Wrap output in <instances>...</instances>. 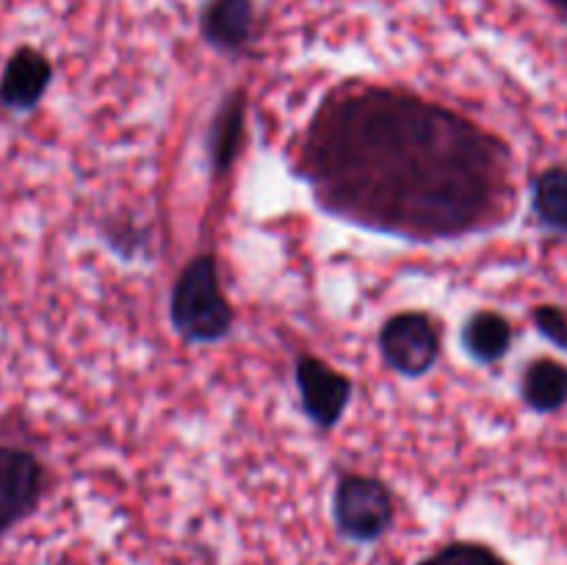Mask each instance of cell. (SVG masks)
<instances>
[{"label": "cell", "instance_id": "4", "mask_svg": "<svg viewBox=\"0 0 567 565\" xmlns=\"http://www.w3.org/2000/svg\"><path fill=\"white\" fill-rule=\"evenodd\" d=\"M380 355L402 377H424L441 360V330L421 310H402L380 330Z\"/></svg>", "mask_w": 567, "mask_h": 565}, {"label": "cell", "instance_id": "15", "mask_svg": "<svg viewBox=\"0 0 567 565\" xmlns=\"http://www.w3.org/2000/svg\"><path fill=\"white\" fill-rule=\"evenodd\" d=\"M548 3H551V6H554V9H557V11H559V14H563V17H565V20H567V0H548Z\"/></svg>", "mask_w": 567, "mask_h": 565}, {"label": "cell", "instance_id": "1", "mask_svg": "<svg viewBox=\"0 0 567 565\" xmlns=\"http://www.w3.org/2000/svg\"><path fill=\"white\" fill-rule=\"evenodd\" d=\"M299 172L327 214L408 242H446L509 219V147L404 89L330 94L310 120Z\"/></svg>", "mask_w": 567, "mask_h": 565}, {"label": "cell", "instance_id": "9", "mask_svg": "<svg viewBox=\"0 0 567 565\" xmlns=\"http://www.w3.org/2000/svg\"><path fill=\"white\" fill-rule=\"evenodd\" d=\"M244 120H247V94L233 92L216 111L208 133V158L214 175H225L236 164L244 142Z\"/></svg>", "mask_w": 567, "mask_h": 565}, {"label": "cell", "instance_id": "6", "mask_svg": "<svg viewBox=\"0 0 567 565\" xmlns=\"http://www.w3.org/2000/svg\"><path fill=\"white\" fill-rule=\"evenodd\" d=\"M44 493V465L28 449L0 446V537L37 510Z\"/></svg>", "mask_w": 567, "mask_h": 565}, {"label": "cell", "instance_id": "2", "mask_svg": "<svg viewBox=\"0 0 567 565\" xmlns=\"http://www.w3.org/2000/svg\"><path fill=\"white\" fill-rule=\"evenodd\" d=\"M169 319L177 336L188 343H216L230 336L236 314L227 302L219 264L210 253L194 255L177 275L169 297Z\"/></svg>", "mask_w": 567, "mask_h": 565}, {"label": "cell", "instance_id": "10", "mask_svg": "<svg viewBox=\"0 0 567 565\" xmlns=\"http://www.w3.org/2000/svg\"><path fill=\"white\" fill-rule=\"evenodd\" d=\"M463 349L482 366L498 363L513 347V325L498 310H476L463 327Z\"/></svg>", "mask_w": 567, "mask_h": 565}, {"label": "cell", "instance_id": "12", "mask_svg": "<svg viewBox=\"0 0 567 565\" xmlns=\"http://www.w3.org/2000/svg\"><path fill=\"white\" fill-rule=\"evenodd\" d=\"M532 210L546 230L567 236V170L548 166L532 181Z\"/></svg>", "mask_w": 567, "mask_h": 565}, {"label": "cell", "instance_id": "7", "mask_svg": "<svg viewBox=\"0 0 567 565\" xmlns=\"http://www.w3.org/2000/svg\"><path fill=\"white\" fill-rule=\"evenodd\" d=\"M50 81H53V64L48 55L31 44L17 48L0 72V105L14 114L33 111L48 94Z\"/></svg>", "mask_w": 567, "mask_h": 565}, {"label": "cell", "instance_id": "14", "mask_svg": "<svg viewBox=\"0 0 567 565\" xmlns=\"http://www.w3.org/2000/svg\"><path fill=\"white\" fill-rule=\"evenodd\" d=\"M532 321H535L537 332L546 341H551L554 347L567 352V314L563 308H557V305H537L532 310Z\"/></svg>", "mask_w": 567, "mask_h": 565}, {"label": "cell", "instance_id": "3", "mask_svg": "<svg viewBox=\"0 0 567 565\" xmlns=\"http://www.w3.org/2000/svg\"><path fill=\"white\" fill-rule=\"evenodd\" d=\"M396 502L391 487L369 474H343L332 493L338 532L354 543H374L393 526Z\"/></svg>", "mask_w": 567, "mask_h": 565}, {"label": "cell", "instance_id": "13", "mask_svg": "<svg viewBox=\"0 0 567 565\" xmlns=\"http://www.w3.org/2000/svg\"><path fill=\"white\" fill-rule=\"evenodd\" d=\"M415 565H509L496 548L476 541H454L432 552Z\"/></svg>", "mask_w": 567, "mask_h": 565}, {"label": "cell", "instance_id": "5", "mask_svg": "<svg viewBox=\"0 0 567 565\" xmlns=\"http://www.w3.org/2000/svg\"><path fill=\"white\" fill-rule=\"evenodd\" d=\"M293 377H297V391L305 415L319 430L338 427L349 402H352V380L316 355H299L297 363H293Z\"/></svg>", "mask_w": 567, "mask_h": 565}, {"label": "cell", "instance_id": "8", "mask_svg": "<svg viewBox=\"0 0 567 565\" xmlns=\"http://www.w3.org/2000/svg\"><path fill=\"white\" fill-rule=\"evenodd\" d=\"M258 11L252 0H208L199 11V31L210 48L238 55L252 44Z\"/></svg>", "mask_w": 567, "mask_h": 565}, {"label": "cell", "instance_id": "11", "mask_svg": "<svg viewBox=\"0 0 567 565\" xmlns=\"http://www.w3.org/2000/svg\"><path fill=\"white\" fill-rule=\"evenodd\" d=\"M520 397L535 413H557L567 404V366L559 360H532L520 377Z\"/></svg>", "mask_w": 567, "mask_h": 565}]
</instances>
